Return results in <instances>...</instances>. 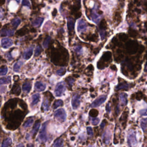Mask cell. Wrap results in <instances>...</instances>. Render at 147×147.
<instances>
[{
  "label": "cell",
  "instance_id": "6da1fadb",
  "mask_svg": "<svg viewBox=\"0 0 147 147\" xmlns=\"http://www.w3.org/2000/svg\"><path fill=\"white\" fill-rule=\"evenodd\" d=\"M127 141H128V145L131 146H136L137 144V141L136 137V134L133 131H130L128 133V137H127Z\"/></svg>",
  "mask_w": 147,
  "mask_h": 147
},
{
  "label": "cell",
  "instance_id": "7a4b0ae2",
  "mask_svg": "<svg viewBox=\"0 0 147 147\" xmlns=\"http://www.w3.org/2000/svg\"><path fill=\"white\" fill-rule=\"evenodd\" d=\"M48 123V121H47L44 123L43 125L42 128H41V131H40V134L39 136V139L40 140L41 142H43V143H45V142L47 141L48 137L47 135V132H46V128L47 126Z\"/></svg>",
  "mask_w": 147,
  "mask_h": 147
},
{
  "label": "cell",
  "instance_id": "3957f363",
  "mask_svg": "<svg viewBox=\"0 0 147 147\" xmlns=\"http://www.w3.org/2000/svg\"><path fill=\"white\" fill-rule=\"evenodd\" d=\"M55 118L60 122H64L67 117V114L63 109H60L56 110L54 114Z\"/></svg>",
  "mask_w": 147,
  "mask_h": 147
},
{
  "label": "cell",
  "instance_id": "277c9868",
  "mask_svg": "<svg viewBox=\"0 0 147 147\" xmlns=\"http://www.w3.org/2000/svg\"><path fill=\"white\" fill-rule=\"evenodd\" d=\"M66 90V86L64 82H60L56 86L55 90V94L56 97H60L63 94Z\"/></svg>",
  "mask_w": 147,
  "mask_h": 147
},
{
  "label": "cell",
  "instance_id": "5b68a950",
  "mask_svg": "<svg viewBox=\"0 0 147 147\" xmlns=\"http://www.w3.org/2000/svg\"><path fill=\"white\" fill-rule=\"evenodd\" d=\"M107 97L106 95H102L99 97L98 98H97V99H95V101L93 102L92 104L90 105V107H97L99 106L100 105H101L102 104L105 102V101L106 100Z\"/></svg>",
  "mask_w": 147,
  "mask_h": 147
},
{
  "label": "cell",
  "instance_id": "8992f818",
  "mask_svg": "<svg viewBox=\"0 0 147 147\" xmlns=\"http://www.w3.org/2000/svg\"><path fill=\"white\" fill-rule=\"evenodd\" d=\"M80 97L79 95L76 94L72 97L71 100V105L73 109H77L80 106Z\"/></svg>",
  "mask_w": 147,
  "mask_h": 147
},
{
  "label": "cell",
  "instance_id": "52a82bcc",
  "mask_svg": "<svg viewBox=\"0 0 147 147\" xmlns=\"http://www.w3.org/2000/svg\"><path fill=\"white\" fill-rule=\"evenodd\" d=\"M13 44V41L11 39L8 38L2 39L1 40V45L4 48H8Z\"/></svg>",
  "mask_w": 147,
  "mask_h": 147
},
{
  "label": "cell",
  "instance_id": "ba28073f",
  "mask_svg": "<svg viewBox=\"0 0 147 147\" xmlns=\"http://www.w3.org/2000/svg\"><path fill=\"white\" fill-rule=\"evenodd\" d=\"M87 28V25L86 22L83 20H80L78 21V31L79 32H84L86 30Z\"/></svg>",
  "mask_w": 147,
  "mask_h": 147
},
{
  "label": "cell",
  "instance_id": "9c48e42d",
  "mask_svg": "<svg viewBox=\"0 0 147 147\" xmlns=\"http://www.w3.org/2000/svg\"><path fill=\"white\" fill-rule=\"evenodd\" d=\"M110 137H111V133L107 130L105 132L104 135H103V140L105 144H108L110 143Z\"/></svg>",
  "mask_w": 147,
  "mask_h": 147
},
{
  "label": "cell",
  "instance_id": "30bf717a",
  "mask_svg": "<svg viewBox=\"0 0 147 147\" xmlns=\"http://www.w3.org/2000/svg\"><path fill=\"white\" fill-rule=\"evenodd\" d=\"M35 88L37 91H43L45 89L46 86L40 82H37L35 85Z\"/></svg>",
  "mask_w": 147,
  "mask_h": 147
},
{
  "label": "cell",
  "instance_id": "8fae6325",
  "mask_svg": "<svg viewBox=\"0 0 147 147\" xmlns=\"http://www.w3.org/2000/svg\"><path fill=\"white\" fill-rule=\"evenodd\" d=\"M33 53V48H29L28 50H26L25 52H24L23 54V57L26 60H28L29 59H30L31 58L32 55Z\"/></svg>",
  "mask_w": 147,
  "mask_h": 147
},
{
  "label": "cell",
  "instance_id": "7c38bea8",
  "mask_svg": "<svg viewBox=\"0 0 147 147\" xmlns=\"http://www.w3.org/2000/svg\"><path fill=\"white\" fill-rule=\"evenodd\" d=\"M31 87H32V85L30 83H29V82L24 83V85H23V91L26 93H29L31 91Z\"/></svg>",
  "mask_w": 147,
  "mask_h": 147
},
{
  "label": "cell",
  "instance_id": "4fadbf2b",
  "mask_svg": "<svg viewBox=\"0 0 147 147\" xmlns=\"http://www.w3.org/2000/svg\"><path fill=\"white\" fill-rule=\"evenodd\" d=\"M91 18H92V20H93V21L95 22V23L96 24H98L99 23L101 17L99 16V14H98L96 13V12H95V10H94V11H93L92 12Z\"/></svg>",
  "mask_w": 147,
  "mask_h": 147
},
{
  "label": "cell",
  "instance_id": "5bb4252c",
  "mask_svg": "<svg viewBox=\"0 0 147 147\" xmlns=\"http://www.w3.org/2000/svg\"><path fill=\"white\" fill-rule=\"evenodd\" d=\"M32 102L31 103V105L34 106L39 102V99H40V95L39 94H35L32 97Z\"/></svg>",
  "mask_w": 147,
  "mask_h": 147
},
{
  "label": "cell",
  "instance_id": "9a60e30c",
  "mask_svg": "<svg viewBox=\"0 0 147 147\" xmlns=\"http://www.w3.org/2000/svg\"><path fill=\"white\" fill-rule=\"evenodd\" d=\"M127 97H128V94L126 93H123L120 94V100L123 106H125L127 104Z\"/></svg>",
  "mask_w": 147,
  "mask_h": 147
},
{
  "label": "cell",
  "instance_id": "2e32d148",
  "mask_svg": "<svg viewBox=\"0 0 147 147\" xmlns=\"http://www.w3.org/2000/svg\"><path fill=\"white\" fill-rule=\"evenodd\" d=\"M23 65V62L22 61H19L17 63H16L14 64L13 66V70L15 72H18L19 71L20 69V68L21 67V66Z\"/></svg>",
  "mask_w": 147,
  "mask_h": 147
},
{
  "label": "cell",
  "instance_id": "e0dca14e",
  "mask_svg": "<svg viewBox=\"0 0 147 147\" xmlns=\"http://www.w3.org/2000/svg\"><path fill=\"white\" fill-rule=\"evenodd\" d=\"M40 122L39 121L36 122L35 124V125H34L33 128L32 129V133L33 137H35V136L36 135V133L39 131V129L40 128Z\"/></svg>",
  "mask_w": 147,
  "mask_h": 147
},
{
  "label": "cell",
  "instance_id": "ac0fdd59",
  "mask_svg": "<svg viewBox=\"0 0 147 147\" xmlns=\"http://www.w3.org/2000/svg\"><path fill=\"white\" fill-rule=\"evenodd\" d=\"M11 82V78L10 77L2 78L0 79V86L4 84H7Z\"/></svg>",
  "mask_w": 147,
  "mask_h": 147
},
{
  "label": "cell",
  "instance_id": "d6986e66",
  "mask_svg": "<svg viewBox=\"0 0 147 147\" xmlns=\"http://www.w3.org/2000/svg\"><path fill=\"white\" fill-rule=\"evenodd\" d=\"M21 90L19 86H14L13 89L12 90V94H14L17 95H19L20 94Z\"/></svg>",
  "mask_w": 147,
  "mask_h": 147
},
{
  "label": "cell",
  "instance_id": "ffe728a7",
  "mask_svg": "<svg viewBox=\"0 0 147 147\" xmlns=\"http://www.w3.org/2000/svg\"><path fill=\"white\" fill-rule=\"evenodd\" d=\"M14 34V32L13 31L9 30H3L1 31V35L2 36H12Z\"/></svg>",
  "mask_w": 147,
  "mask_h": 147
},
{
  "label": "cell",
  "instance_id": "44dd1931",
  "mask_svg": "<svg viewBox=\"0 0 147 147\" xmlns=\"http://www.w3.org/2000/svg\"><path fill=\"white\" fill-rule=\"evenodd\" d=\"M67 26L68 29L69 31H71L74 29V22L72 19H68V22H67Z\"/></svg>",
  "mask_w": 147,
  "mask_h": 147
},
{
  "label": "cell",
  "instance_id": "7402d4cb",
  "mask_svg": "<svg viewBox=\"0 0 147 147\" xmlns=\"http://www.w3.org/2000/svg\"><path fill=\"white\" fill-rule=\"evenodd\" d=\"M33 122V118H28L26 121L24 123V128H28V127L31 126L32 125Z\"/></svg>",
  "mask_w": 147,
  "mask_h": 147
},
{
  "label": "cell",
  "instance_id": "603a6c76",
  "mask_svg": "<svg viewBox=\"0 0 147 147\" xmlns=\"http://www.w3.org/2000/svg\"><path fill=\"white\" fill-rule=\"evenodd\" d=\"M63 145V141L62 139H57L52 145L53 146H62Z\"/></svg>",
  "mask_w": 147,
  "mask_h": 147
},
{
  "label": "cell",
  "instance_id": "cb8c5ba5",
  "mask_svg": "<svg viewBox=\"0 0 147 147\" xmlns=\"http://www.w3.org/2000/svg\"><path fill=\"white\" fill-rule=\"evenodd\" d=\"M49 106H49V101L47 99H44L42 104V107L44 110H45V111H48L49 109Z\"/></svg>",
  "mask_w": 147,
  "mask_h": 147
},
{
  "label": "cell",
  "instance_id": "d4e9b609",
  "mask_svg": "<svg viewBox=\"0 0 147 147\" xmlns=\"http://www.w3.org/2000/svg\"><path fill=\"white\" fill-rule=\"evenodd\" d=\"M141 126L142 129L144 131V132H145L147 128V118L146 119H142L141 120Z\"/></svg>",
  "mask_w": 147,
  "mask_h": 147
},
{
  "label": "cell",
  "instance_id": "484cf974",
  "mask_svg": "<svg viewBox=\"0 0 147 147\" xmlns=\"http://www.w3.org/2000/svg\"><path fill=\"white\" fill-rule=\"evenodd\" d=\"M12 144V140L11 138H8L2 143V146H9Z\"/></svg>",
  "mask_w": 147,
  "mask_h": 147
},
{
  "label": "cell",
  "instance_id": "4316f807",
  "mask_svg": "<svg viewBox=\"0 0 147 147\" xmlns=\"http://www.w3.org/2000/svg\"><path fill=\"white\" fill-rule=\"evenodd\" d=\"M63 104V101H62V100H58V101H56L54 103V104H53V109H55L56 108H58V107L62 106Z\"/></svg>",
  "mask_w": 147,
  "mask_h": 147
},
{
  "label": "cell",
  "instance_id": "83f0119b",
  "mask_svg": "<svg viewBox=\"0 0 147 147\" xmlns=\"http://www.w3.org/2000/svg\"><path fill=\"white\" fill-rule=\"evenodd\" d=\"M50 41H51V37L48 36L47 38L45 39L43 43V45L44 47L47 48L48 47L49 43H50Z\"/></svg>",
  "mask_w": 147,
  "mask_h": 147
},
{
  "label": "cell",
  "instance_id": "f1b7e54d",
  "mask_svg": "<svg viewBox=\"0 0 147 147\" xmlns=\"http://www.w3.org/2000/svg\"><path fill=\"white\" fill-rule=\"evenodd\" d=\"M7 72H8V68L5 66H4L0 68V75H6Z\"/></svg>",
  "mask_w": 147,
  "mask_h": 147
},
{
  "label": "cell",
  "instance_id": "f546056e",
  "mask_svg": "<svg viewBox=\"0 0 147 147\" xmlns=\"http://www.w3.org/2000/svg\"><path fill=\"white\" fill-rule=\"evenodd\" d=\"M57 72V74L58 75L62 76V75L65 74L66 69H65V68H61V69L58 70L57 72Z\"/></svg>",
  "mask_w": 147,
  "mask_h": 147
},
{
  "label": "cell",
  "instance_id": "4dcf8cb0",
  "mask_svg": "<svg viewBox=\"0 0 147 147\" xmlns=\"http://www.w3.org/2000/svg\"><path fill=\"white\" fill-rule=\"evenodd\" d=\"M20 20L19 19H16V20H14L13 21V23H12V24H13L14 27L16 28L20 24Z\"/></svg>",
  "mask_w": 147,
  "mask_h": 147
},
{
  "label": "cell",
  "instance_id": "1f68e13d",
  "mask_svg": "<svg viewBox=\"0 0 147 147\" xmlns=\"http://www.w3.org/2000/svg\"><path fill=\"white\" fill-rule=\"evenodd\" d=\"M128 85L127 84H122L121 85H119L117 87V90L122 89H128Z\"/></svg>",
  "mask_w": 147,
  "mask_h": 147
},
{
  "label": "cell",
  "instance_id": "d6a6232c",
  "mask_svg": "<svg viewBox=\"0 0 147 147\" xmlns=\"http://www.w3.org/2000/svg\"><path fill=\"white\" fill-rule=\"evenodd\" d=\"M99 122V119L98 118H91V122L94 125H96L98 124Z\"/></svg>",
  "mask_w": 147,
  "mask_h": 147
},
{
  "label": "cell",
  "instance_id": "836d02e7",
  "mask_svg": "<svg viewBox=\"0 0 147 147\" xmlns=\"http://www.w3.org/2000/svg\"><path fill=\"white\" fill-rule=\"evenodd\" d=\"M87 134H89L90 136H93V134H94V133H93V129L91 128V127H87Z\"/></svg>",
  "mask_w": 147,
  "mask_h": 147
},
{
  "label": "cell",
  "instance_id": "e575fe53",
  "mask_svg": "<svg viewBox=\"0 0 147 147\" xmlns=\"http://www.w3.org/2000/svg\"><path fill=\"white\" fill-rule=\"evenodd\" d=\"M140 114L143 116H147V109L141 110L140 111Z\"/></svg>",
  "mask_w": 147,
  "mask_h": 147
},
{
  "label": "cell",
  "instance_id": "d590c367",
  "mask_svg": "<svg viewBox=\"0 0 147 147\" xmlns=\"http://www.w3.org/2000/svg\"><path fill=\"white\" fill-rule=\"evenodd\" d=\"M41 52V48L39 46L37 47V48L36 49V51H35V55L36 56H38L39 54H40Z\"/></svg>",
  "mask_w": 147,
  "mask_h": 147
},
{
  "label": "cell",
  "instance_id": "8d00e7d4",
  "mask_svg": "<svg viewBox=\"0 0 147 147\" xmlns=\"http://www.w3.org/2000/svg\"><path fill=\"white\" fill-rule=\"evenodd\" d=\"M75 51L78 53H82V48L81 47L78 46L77 47L75 48Z\"/></svg>",
  "mask_w": 147,
  "mask_h": 147
},
{
  "label": "cell",
  "instance_id": "74e56055",
  "mask_svg": "<svg viewBox=\"0 0 147 147\" xmlns=\"http://www.w3.org/2000/svg\"><path fill=\"white\" fill-rule=\"evenodd\" d=\"M42 21H43V19H39V21H35V23H33V25H36V26L40 25V24H41V23H42Z\"/></svg>",
  "mask_w": 147,
  "mask_h": 147
},
{
  "label": "cell",
  "instance_id": "f35d334b",
  "mask_svg": "<svg viewBox=\"0 0 147 147\" xmlns=\"http://www.w3.org/2000/svg\"><path fill=\"white\" fill-rule=\"evenodd\" d=\"M100 35L101 36L102 40H104L105 37V32L104 31H102L100 32Z\"/></svg>",
  "mask_w": 147,
  "mask_h": 147
},
{
  "label": "cell",
  "instance_id": "ab89813d",
  "mask_svg": "<svg viewBox=\"0 0 147 147\" xmlns=\"http://www.w3.org/2000/svg\"><path fill=\"white\" fill-rule=\"evenodd\" d=\"M106 110H107V111L109 112H110V106H109V104H107V106H106Z\"/></svg>",
  "mask_w": 147,
  "mask_h": 147
},
{
  "label": "cell",
  "instance_id": "60d3db41",
  "mask_svg": "<svg viewBox=\"0 0 147 147\" xmlns=\"http://www.w3.org/2000/svg\"><path fill=\"white\" fill-rule=\"evenodd\" d=\"M5 0H0V6H1L5 3Z\"/></svg>",
  "mask_w": 147,
  "mask_h": 147
},
{
  "label": "cell",
  "instance_id": "b9f144b4",
  "mask_svg": "<svg viewBox=\"0 0 147 147\" xmlns=\"http://www.w3.org/2000/svg\"><path fill=\"white\" fill-rule=\"evenodd\" d=\"M56 9H55L54 11H53V12L52 13V15H53V16H55L56 15Z\"/></svg>",
  "mask_w": 147,
  "mask_h": 147
},
{
  "label": "cell",
  "instance_id": "7bdbcfd3",
  "mask_svg": "<svg viewBox=\"0 0 147 147\" xmlns=\"http://www.w3.org/2000/svg\"><path fill=\"white\" fill-rule=\"evenodd\" d=\"M68 80H70V81H69V84H70V85H72V82H74V79H72V80H71V79H70H70H68Z\"/></svg>",
  "mask_w": 147,
  "mask_h": 147
},
{
  "label": "cell",
  "instance_id": "ee69618b",
  "mask_svg": "<svg viewBox=\"0 0 147 147\" xmlns=\"http://www.w3.org/2000/svg\"><path fill=\"white\" fill-rule=\"evenodd\" d=\"M103 126H104V127L105 126V124L104 123V122H102V124H101V127L102 128H103Z\"/></svg>",
  "mask_w": 147,
  "mask_h": 147
},
{
  "label": "cell",
  "instance_id": "f6af8a7d",
  "mask_svg": "<svg viewBox=\"0 0 147 147\" xmlns=\"http://www.w3.org/2000/svg\"><path fill=\"white\" fill-rule=\"evenodd\" d=\"M145 70L146 71H147V65H146V66H145Z\"/></svg>",
  "mask_w": 147,
  "mask_h": 147
},
{
  "label": "cell",
  "instance_id": "bcb514c9",
  "mask_svg": "<svg viewBox=\"0 0 147 147\" xmlns=\"http://www.w3.org/2000/svg\"><path fill=\"white\" fill-rule=\"evenodd\" d=\"M18 146H24L23 145H21V144H20V145H17Z\"/></svg>",
  "mask_w": 147,
  "mask_h": 147
},
{
  "label": "cell",
  "instance_id": "7dc6e473",
  "mask_svg": "<svg viewBox=\"0 0 147 147\" xmlns=\"http://www.w3.org/2000/svg\"><path fill=\"white\" fill-rule=\"evenodd\" d=\"M1 23H0V27H1Z\"/></svg>",
  "mask_w": 147,
  "mask_h": 147
},
{
  "label": "cell",
  "instance_id": "c3c4849f",
  "mask_svg": "<svg viewBox=\"0 0 147 147\" xmlns=\"http://www.w3.org/2000/svg\"><path fill=\"white\" fill-rule=\"evenodd\" d=\"M0 107H1V105H0Z\"/></svg>",
  "mask_w": 147,
  "mask_h": 147
}]
</instances>
